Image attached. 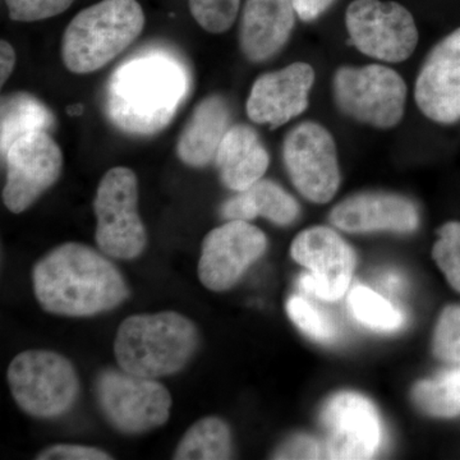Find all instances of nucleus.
<instances>
[{"label":"nucleus","mask_w":460,"mask_h":460,"mask_svg":"<svg viewBox=\"0 0 460 460\" xmlns=\"http://www.w3.org/2000/svg\"><path fill=\"white\" fill-rule=\"evenodd\" d=\"M32 284L42 310L60 316H95L129 296L127 281L111 257L75 242L60 244L39 260Z\"/></svg>","instance_id":"obj_1"},{"label":"nucleus","mask_w":460,"mask_h":460,"mask_svg":"<svg viewBox=\"0 0 460 460\" xmlns=\"http://www.w3.org/2000/svg\"><path fill=\"white\" fill-rule=\"evenodd\" d=\"M187 91L177 63L163 56L142 57L115 72L108 93V111L126 132L154 133L165 127Z\"/></svg>","instance_id":"obj_2"},{"label":"nucleus","mask_w":460,"mask_h":460,"mask_svg":"<svg viewBox=\"0 0 460 460\" xmlns=\"http://www.w3.org/2000/svg\"><path fill=\"white\" fill-rule=\"evenodd\" d=\"M199 344L198 328L183 314H133L118 328L114 356L120 370L156 380L183 370Z\"/></svg>","instance_id":"obj_3"},{"label":"nucleus","mask_w":460,"mask_h":460,"mask_svg":"<svg viewBox=\"0 0 460 460\" xmlns=\"http://www.w3.org/2000/svg\"><path fill=\"white\" fill-rule=\"evenodd\" d=\"M145 13L137 0H102L71 21L63 36V62L77 75L98 71L140 36Z\"/></svg>","instance_id":"obj_4"},{"label":"nucleus","mask_w":460,"mask_h":460,"mask_svg":"<svg viewBox=\"0 0 460 460\" xmlns=\"http://www.w3.org/2000/svg\"><path fill=\"white\" fill-rule=\"evenodd\" d=\"M7 380L18 407L36 419L51 420L72 410L80 393L75 366L51 350H26L9 365Z\"/></svg>","instance_id":"obj_5"},{"label":"nucleus","mask_w":460,"mask_h":460,"mask_svg":"<svg viewBox=\"0 0 460 460\" xmlns=\"http://www.w3.org/2000/svg\"><path fill=\"white\" fill-rule=\"evenodd\" d=\"M137 177L131 169L115 166L100 181L93 211L95 241L111 259L135 260L147 246V233L137 210Z\"/></svg>","instance_id":"obj_6"},{"label":"nucleus","mask_w":460,"mask_h":460,"mask_svg":"<svg viewBox=\"0 0 460 460\" xmlns=\"http://www.w3.org/2000/svg\"><path fill=\"white\" fill-rule=\"evenodd\" d=\"M335 104L359 123L387 129L404 115L407 84L385 66H341L332 78Z\"/></svg>","instance_id":"obj_7"},{"label":"nucleus","mask_w":460,"mask_h":460,"mask_svg":"<svg viewBox=\"0 0 460 460\" xmlns=\"http://www.w3.org/2000/svg\"><path fill=\"white\" fill-rule=\"evenodd\" d=\"M100 408L123 434L138 435L162 428L171 417L172 395L155 378L123 370L102 372L96 381Z\"/></svg>","instance_id":"obj_8"},{"label":"nucleus","mask_w":460,"mask_h":460,"mask_svg":"<svg viewBox=\"0 0 460 460\" xmlns=\"http://www.w3.org/2000/svg\"><path fill=\"white\" fill-rule=\"evenodd\" d=\"M345 26L357 49L383 62H404L419 42L413 16L396 2L354 0L347 8Z\"/></svg>","instance_id":"obj_9"},{"label":"nucleus","mask_w":460,"mask_h":460,"mask_svg":"<svg viewBox=\"0 0 460 460\" xmlns=\"http://www.w3.org/2000/svg\"><path fill=\"white\" fill-rule=\"evenodd\" d=\"M290 181L304 198L326 204L341 186L337 146L332 133L316 122L298 124L283 144Z\"/></svg>","instance_id":"obj_10"},{"label":"nucleus","mask_w":460,"mask_h":460,"mask_svg":"<svg viewBox=\"0 0 460 460\" xmlns=\"http://www.w3.org/2000/svg\"><path fill=\"white\" fill-rule=\"evenodd\" d=\"M3 157L7 166L3 202L13 214L31 208L57 183L63 169L62 150L44 131L18 138Z\"/></svg>","instance_id":"obj_11"},{"label":"nucleus","mask_w":460,"mask_h":460,"mask_svg":"<svg viewBox=\"0 0 460 460\" xmlns=\"http://www.w3.org/2000/svg\"><path fill=\"white\" fill-rule=\"evenodd\" d=\"M290 255L310 270L299 279L302 292L323 301H337L349 287L356 257L349 244L328 226H313L299 233Z\"/></svg>","instance_id":"obj_12"},{"label":"nucleus","mask_w":460,"mask_h":460,"mask_svg":"<svg viewBox=\"0 0 460 460\" xmlns=\"http://www.w3.org/2000/svg\"><path fill=\"white\" fill-rule=\"evenodd\" d=\"M266 247L268 239L262 230L244 220H229L202 241L199 279L213 292L228 290L265 253Z\"/></svg>","instance_id":"obj_13"},{"label":"nucleus","mask_w":460,"mask_h":460,"mask_svg":"<svg viewBox=\"0 0 460 460\" xmlns=\"http://www.w3.org/2000/svg\"><path fill=\"white\" fill-rule=\"evenodd\" d=\"M328 432L329 459H370L381 444V425L376 410L365 396L341 393L332 396L321 413Z\"/></svg>","instance_id":"obj_14"},{"label":"nucleus","mask_w":460,"mask_h":460,"mask_svg":"<svg viewBox=\"0 0 460 460\" xmlns=\"http://www.w3.org/2000/svg\"><path fill=\"white\" fill-rule=\"evenodd\" d=\"M414 99L434 122L460 119V27L429 51L414 86Z\"/></svg>","instance_id":"obj_15"},{"label":"nucleus","mask_w":460,"mask_h":460,"mask_svg":"<svg viewBox=\"0 0 460 460\" xmlns=\"http://www.w3.org/2000/svg\"><path fill=\"white\" fill-rule=\"evenodd\" d=\"M314 83L313 66L301 62L260 75L248 96V117L277 129L307 109Z\"/></svg>","instance_id":"obj_16"},{"label":"nucleus","mask_w":460,"mask_h":460,"mask_svg":"<svg viewBox=\"0 0 460 460\" xmlns=\"http://www.w3.org/2000/svg\"><path fill=\"white\" fill-rule=\"evenodd\" d=\"M330 222L348 233H411L420 223L419 210L411 199L394 193L363 192L339 202Z\"/></svg>","instance_id":"obj_17"},{"label":"nucleus","mask_w":460,"mask_h":460,"mask_svg":"<svg viewBox=\"0 0 460 460\" xmlns=\"http://www.w3.org/2000/svg\"><path fill=\"white\" fill-rule=\"evenodd\" d=\"M293 0H246L239 26V44L250 62L279 53L296 25Z\"/></svg>","instance_id":"obj_18"},{"label":"nucleus","mask_w":460,"mask_h":460,"mask_svg":"<svg viewBox=\"0 0 460 460\" xmlns=\"http://www.w3.org/2000/svg\"><path fill=\"white\" fill-rule=\"evenodd\" d=\"M215 163L224 186L242 192L262 180L270 157L255 129L235 124L224 136Z\"/></svg>","instance_id":"obj_19"},{"label":"nucleus","mask_w":460,"mask_h":460,"mask_svg":"<svg viewBox=\"0 0 460 460\" xmlns=\"http://www.w3.org/2000/svg\"><path fill=\"white\" fill-rule=\"evenodd\" d=\"M229 124L230 109L226 99L219 95L208 96L199 102L181 133L178 157L193 168L210 164L229 131Z\"/></svg>","instance_id":"obj_20"},{"label":"nucleus","mask_w":460,"mask_h":460,"mask_svg":"<svg viewBox=\"0 0 460 460\" xmlns=\"http://www.w3.org/2000/svg\"><path fill=\"white\" fill-rule=\"evenodd\" d=\"M298 214V202L279 184L268 180L256 181L222 206V215L226 219L250 222L262 217L278 226H289Z\"/></svg>","instance_id":"obj_21"},{"label":"nucleus","mask_w":460,"mask_h":460,"mask_svg":"<svg viewBox=\"0 0 460 460\" xmlns=\"http://www.w3.org/2000/svg\"><path fill=\"white\" fill-rule=\"evenodd\" d=\"M53 126V114L31 93H16L3 96L2 155L22 136L32 132H48Z\"/></svg>","instance_id":"obj_22"},{"label":"nucleus","mask_w":460,"mask_h":460,"mask_svg":"<svg viewBox=\"0 0 460 460\" xmlns=\"http://www.w3.org/2000/svg\"><path fill=\"white\" fill-rule=\"evenodd\" d=\"M232 458V434L217 417L198 420L175 449V460H226Z\"/></svg>","instance_id":"obj_23"},{"label":"nucleus","mask_w":460,"mask_h":460,"mask_svg":"<svg viewBox=\"0 0 460 460\" xmlns=\"http://www.w3.org/2000/svg\"><path fill=\"white\" fill-rule=\"evenodd\" d=\"M420 410L436 417L460 414V368L444 372L431 380L420 381L413 389Z\"/></svg>","instance_id":"obj_24"},{"label":"nucleus","mask_w":460,"mask_h":460,"mask_svg":"<svg viewBox=\"0 0 460 460\" xmlns=\"http://www.w3.org/2000/svg\"><path fill=\"white\" fill-rule=\"evenodd\" d=\"M348 305L359 323L376 332H395L404 323L401 311L370 288H353Z\"/></svg>","instance_id":"obj_25"},{"label":"nucleus","mask_w":460,"mask_h":460,"mask_svg":"<svg viewBox=\"0 0 460 460\" xmlns=\"http://www.w3.org/2000/svg\"><path fill=\"white\" fill-rule=\"evenodd\" d=\"M290 320L308 337L317 341H332L337 335L334 321L328 314L311 304L304 296H293L287 302Z\"/></svg>","instance_id":"obj_26"},{"label":"nucleus","mask_w":460,"mask_h":460,"mask_svg":"<svg viewBox=\"0 0 460 460\" xmlns=\"http://www.w3.org/2000/svg\"><path fill=\"white\" fill-rule=\"evenodd\" d=\"M438 234L432 256L450 286L460 292V223L444 224Z\"/></svg>","instance_id":"obj_27"},{"label":"nucleus","mask_w":460,"mask_h":460,"mask_svg":"<svg viewBox=\"0 0 460 460\" xmlns=\"http://www.w3.org/2000/svg\"><path fill=\"white\" fill-rule=\"evenodd\" d=\"M190 14L205 31H228L238 16L241 0H189Z\"/></svg>","instance_id":"obj_28"},{"label":"nucleus","mask_w":460,"mask_h":460,"mask_svg":"<svg viewBox=\"0 0 460 460\" xmlns=\"http://www.w3.org/2000/svg\"><path fill=\"white\" fill-rule=\"evenodd\" d=\"M434 353L447 362L460 363V305L445 308L436 325Z\"/></svg>","instance_id":"obj_29"},{"label":"nucleus","mask_w":460,"mask_h":460,"mask_svg":"<svg viewBox=\"0 0 460 460\" xmlns=\"http://www.w3.org/2000/svg\"><path fill=\"white\" fill-rule=\"evenodd\" d=\"M75 0H5L9 17L18 22H35L63 13Z\"/></svg>","instance_id":"obj_30"},{"label":"nucleus","mask_w":460,"mask_h":460,"mask_svg":"<svg viewBox=\"0 0 460 460\" xmlns=\"http://www.w3.org/2000/svg\"><path fill=\"white\" fill-rule=\"evenodd\" d=\"M38 460H111V456L98 447L84 445L58 444L42 450Z\"/></svg>","instance_id":"obj_31"},{"label":"nucleus","mask_w":460,"mask_h":460,"mask_svg":"<svg viewBox=\"0 0 460 460\" xmlns=\"http://www.w3.org/2000/svg\"><path fill=\"white\" fill-rule=\"evenodd\" d=\"M319 444L310 436L299 435L290 438L274 453V459H319Z\"/></svg>","instance_id":"obj_32"},{"label":"nucleus","mask_w":460,"mask_h":460,"mask_svg":"<svg viewBox=\"0 0 460 460\" xmlns=\"http://www.w3.org/2000/svg\"><path fill=\"white\" fill-rule=\"evenodd\" d=\"M337 0H293L296 16L304 22H314L323 16Z\"/></svg>","instance_id":"obj_33"},{"label":"nucleus","mask_w":460,"mask_h":460,"mask_svg":"<svg viewBox=\"0 0 460 460\" xmlns=\"http://www.w3.org/2000/svg\"><path fill=\"white\" fill-rule=\"evenodd\" d=\"M16 65V53L9 42L3 40L0 42V84L7 83L9 75L13 72Z\"/></svg>","instance_id":"obj_34"},{"label":"nucleus","mask_w":460,"mask_h":460,"mask_svg":"<svg viewBox=\"0 0 460 460\" xmlns=\"http://www.w3.org/2000/svg\"><path fill=\"white\" fill-rule=\"evenodd\" d=\"M386 284L387 286H390L392 288H396L399 286V283H401V279H399L398 275H387L386 277Z\"/></svg>","instance_id":"obj_35"}]
</instances>
